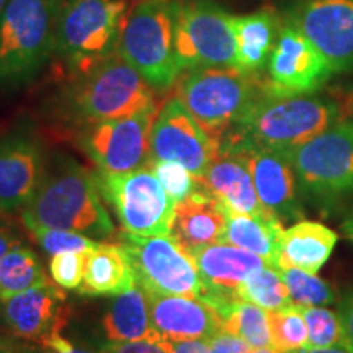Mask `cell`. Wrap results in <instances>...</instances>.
<instances>
[{"mask_svg":"<svg viewBox=\"0 0 353 353\" xmlns=\"http://www.w3.org/2000/svg\"><path fill=\"white\" fill-rule=\"evenodd\" d=\"M20 214L28 231L65 229L92 239H103L114 232L113 221L100 200L99 176L70 159L46 170L37 193Z\"/></svg>","mask_w":353,"mask_h":353,"instance_id":"obj_1","label":"cell"},{"mask_svg":"<svg viewBox=\"0 0 353 353\" xmlns=\"http://www.w3.org/2000/svg\"><path fill=\"white\" fill-rule=\"evenodd\" d=\"M341 113L332 101L312 94H262L221 144L254 145L288 154L329 130Z\"/></svg>","mask_w":353,"mask_h":353,"instance_id":"obj_2","label":"cell"},{"mask_svg":"<svg viewBox=\"0 0 353 353\" xmlns=\"http://www.w3.org/2000/svg\"><path fill=\"white\" fill-rule=\"evenodd\" d=\"M128 0H65L56 23L54 57L70 79H81L118 54Z\"/></svg>","mask_w":353,"mask_h":353,"instance_id":"obj_3","label":"cell"},{"mask_svg":"<svg viewBox=\"0 0 353 353\" xmlns=\"http://www.w3.org/2000/svg\"><path fill=\"white\" fill-rule=\"evenodd\" d=\"M61 0H10L0 19V87L32 82L54 56Z\"/></svg>","mask_w":353,"mask_h":353,"instance_id":"obj_4","label":"cell"},{"mask_svg":"<svg viewBox=\"0 0 353 353\" xmlns=\"http://www.w3.org/2000/svg\"><path fill=\"white\" fill-rule=\"evenodd\" d=\"M182 0H134L128 8L118 52L154 90H167L182 76L175 51Z\"/></svg>","mask_w":353,"mask_h":353,"instance_id":"obj_5","label":"cell"},{"mask_svg":"<svg viewBox=\"0 0 353 353\" xmlns=\"http://www.w3.org/2000/svg\"><path fill=\"white\" fill-rule=\"evenodd\" d=\"M262 94L255 74L237 68H196L185 70L176 99L208 134L221 139L242 120Z\"/></svg>","mask_w":353,"mask_h":353,"instance_id":"obj_6","label":"cell"},{"mask_svg":"<svg viewBox=\"0 0 353 353\" xmlns=\"http://www.w3.org/2000/svg\"><path fill=\"white\" fill-rule=\"evenodd\" d=\"M156 103L154 88L118 54L74 81L68 107L82 126L131 117Z\"/></svg>","mask_w":353,"mask_h":353,"instance_id":"obj_7","label":"cell"},{"mask_svg":"<svg viewBox=\"0 0 353 353\" xmlns=\"http://www.w3.org/2000/svg\"><path fill=\"white\" fill-rule=\"evenodd\" d=\"M286 156L307 196L334 203L353 195V123H334Z\"/></svg>","mask_w":353,"mask_h":353,"instance_id":"obj_8","label":"cell"},{"mask_svg":"<svg viewBox=\"0 0 353 353\" xmlns=\"http://www.w3.org/2000/svg\"><path fill=\"white\" fill-rule=\"evenodd\" d=\"M97 176L100 193L117 211L123 231L144 237L170 234L176 203L151 167Z\"/></svg>","mask_w":353,"mask_h":353,"instance_id":"obj_9","label":"cell"},{"mask_svg":"<svg viewBox=\"0 0 353 353\" xmlns=\"http://www.w3.org/2000/svg\"><path fill=\"white\" fill-rule=\"evenodd\" d=\"M232 17L214 0H182L175 33L182 74L196 68H237Z\"/></svg>","mask_w":353,"mask_h":353,"instance_id":"obj_10","label":"cell"},{"mask_svg":"<svg viewBox=\"0 0 353 353\" xmlns=\"http://www.w3.org/2000/svg\"><path fill=\"white\" fill-rule=\"evenodd\" d=\"M136 283L145 293L201 298L203 281L195 260L167 236H121Z\"/></svg>","mask_w":353,"mask_h":353,"instance_id":"obj_11","label":"cell"},{"mask_svg":"<svg viewBox=\"0 0 353 353\" xmlns=\"http://www.w3.org/2000/svg\"><path fill=\"white\" fill-rule=\"evenodd\" d=\"M157 105L131 117L82 126L79 144L100 174H123L149 162V143Z\"/></svg>","mask_w":353,"mask_h":353,"instance_id":"obj_12","label":"cell"},{"mask_svg":"<svg viewBox=\"0 0 353 353\" xmlns=\"http://www.w3.org/2000/svg\"><path fill=\"white\" fill-rule=\"evenodd\" d=\"M221 143L208 134L176 97L157 112L149 143V162L174 161L196 176L206 174Z\"/></svg>","mask_w":353,"mask_h":353,"instance_id":"obj_13","label":"cell"},{"mask_svg":"<svg viewBox=\"0 0 353 353\" xmlns=\"http://www.w3.org/2000/svg\"><path fill=\"white\" fill-rule=\"evenodd\" d=\"M267 72L262 88L278 95L314 94L334 74L325 57L290 20L281 23Z\"/></svg>","mask_w":353,"mask_h":353,"instance_id":"obj_14","label":"cell"},{"mask_svg":"<svg viewBox=\"0 0 353 353\" xmlns=\"http://www.w3.org/2000/svg\"><path fill=\"white\" fill-rule=\"evenodd\" d=\"M334 74L353 70V0H304L288 19Z\"/></svg>","mask_w":353,"mask_h":353,"instance_id":"obj_15","label":"cell"},{"mask_svg":"<svg viewBox=\"0 0 353 353\" xmlns=\"http://www.w3.org/2000/svg\"><path fill=\"white\" fill-rule=\"evenodd\" d=\"M192 257L203 281L200 299L210 304L219 317L239 299L237 290L247 278L268 265L259 255L226 242L203 247Z\"/></svg>","mask_w":353,"mask_h":353,"instance_id":"obj_16","label":"cell"},{"mask_svg":"<svg viewBox=\"0 0 353 353\" xmlns=\"http://www.w3.org/2000/svg\"><path fill=\"white\" fill-rule=\"evenodd\" d=\"M44 174L43 149L33 134L15 131L0 138V211L21 213Z\"/></svg>","mask_w":353,"mask_h":353,"instance_id":"obj_17","label":"cell"},{"mask_svg":"<svg viewBox=\"0 0 353 353\" xmlns=\"http://www.w3.org/2000/svg\"><path fill=\"white\" fill-rule=\"evenodd\" d=\"M0 316L13 337L44 345L69 319L65 296L46 283L0 303Z\"/></svg>","mask_w":353,"mask_h":353,"instance_id":"obj_18","label":"cell"},{"mask_svg":"<svg viewBox=\"0 0 353 353\" xmlns=\"http://www.w3.org/2000/svg\"><path fill=\"white\" fill-rule=\"evenodd\" d=\"M221 148L239 149L245 154L260 205L268 214L275 216L281 224L301 219L303 210L296 193V174L285 152L254 145L221 144Z\"/></svg>","mask_w":353,"mask_h":353,"instance_id":"obj_19","label":"cell"},{"mask_svg":"<svg viewBox=\"0 0 353 353\" xmlns=\"http://www.w3.org/2000/svg\"><path fill=\"white\" fill-rule=\"evenodd\" d=\"M148 294L152 327L170 342L208 341L221 330V317L201 299Z\"/></svg>","mask_w":353,"mask_h":353,"instance_id":"obj_20","label":"cell"},{"mask_svg":"<svg viewBox=\"0 0 353 353\" xmlns=\"http://www.w3.org/2000/svg\"><path fill=\"white\" fill-rule=\"evenodd\" d=\"M201 188L210 192L229 213L268 214L255 192L247 156L239 149L221 148L200 180Z\"/></svg>","mask_w":353,"mask_h":353,"instance_id":"obj_21","label":"cell"},{"mask_svg":"<svg viewBox=\"0 0 353 353\" xmlns=\"http://www.w3.org/2000/svg\"><path fill=\"white\" fill-rule=\"evenodd\" d=\"M226 223V208L200 187L175 205L169 236L185 252L193 255L203 247L223 242Z\"/></svg>","mask_w":353,"mask_h":353,"instance_id":"obj_22","label":"cell"},{"mask_svg":"<svg viewBox=\"0 0 353 353\" xmlns=\"http://www.w3.org/2000/svg\"><path fill=\"white\" fill-rule=\"evenodd\" d=\"M337 241V232L322 223L296 221L283 231L276 267L317 273L330 259Z\"/></svg>","mask_w":353,"mask_h":353,"instance_id":"obj_23","label":"cell"},{"mask_svg":"<svg viewBox=\"0 0 353 353\" xmlns=\"http://www.w3.org/2000/svg\"><path fill=\"white\" fill-rule=\"evenodd\" d=\"M237 43V69L245 74H257L267 65L275 48L281 21L270 7L247 15L232 17Z\"/></svg>","mask_w":353,"mask_h":353,"instance_id":"obj_24","label":"cell"},{"mask_svg":"<svg viewBox=\"0 0 353 353\" xmlns=\"http://www.w3.org/2000/svg\"><path fill=\"white\" fill-rule=\"evenodd\" d=\"M136 285V276L125 247L97 242L87 252L81 290L88 296H117Z\"/></svg>","mask_w":353,"mask_h":353,"instance_id":"obj_25","label":"cell"},{"mask_svg":"<svg viewBox=\"0 0 353 353\" xmlns=\"http://www.w3.org/2000/svg\"><path fill=\"white\" fill-rule=\"evenodd\" d=\"M101 327L108 342H134L156 332L151 322L149 301L145 291L136 283L113 301L105 312Z\"/></svg>","mask_w":353,"mask_h":353,"instance_id":"obj_26","label":"cell"},{"mask_svg":"<svg viewBox=\"0 0 353 353\" xmlns=\"http://www.w3.org/2000/svg\"><path fill=\"white\" fill-rule=\"evenodd\" d=\"M283 224L272 214L250 216L229 213L223 242L249 250L276 267Z\"/></svg>","mask_w":353,"mask_h":353,"instance_id":"obj_27","label":"cell"},{"mask_svg":"<svg viewBox=\"0 0 353 353\" xmlns=\"http://www.w3.org/2000/svg\"><path fill=\"white\" fill-rule=\"evenodd\" d=\"M46 283V273L37 254L21 242L0 257V303Z\"/></svg>","mask_w":353,"mask_h":353,"instance_id":"obj_28","label":"cell"},{"mask_svg":"<svg viewBox=\"0 0 353 353\" xmlns=\"http://www.w3.org/2000/svg\"><path fill=\"white\" fill-rule=\"evenodd\" d=\"M221 329L239 335L252 348L272 347L268 311L244 299H236L221 316Z\"/></svg>","mask_w":353,"mask_h":353,"instance_id":"obj_29","label":"cell"},{"mask_svg":"<svg viewBox=\"0 0 353 353\" xmlns=\"http://www.w3.org/2000/svg\"><path fill=\"white\" fill-rule=\"evenodd\" d=\"M237 298L257 304L267 311H276L291 304L280 268L273 265H265L247 278L237 290Z\"/></svg>","mask_w":353,"mask_h":353,"instance_id":"obj_30","label":"cell"},{"mask_svg":"<svg viewBox=\"0 0 353 353\" xmlns=\"http://www.w3.org/2000/svg\"><path fill=\"white\" fill-rule=\"evenodd\" d=\"M272 347L281 353H296L307 348V325L299 306L268 311Z\"/></svg>","mask_w":353,"mask_h":353,"instance_id":"obj_31","label":"cell"},{"mask_svg":"<svg viewBox=\"0 0 353 353\" xmlns=\"http://www.w3.org/2000/svg\"><path fill=\"white\" fill-rule=\"evenodd\" d=\"M280 273L294 306H329L335 303L334 288L316 273L299 268H280Z\"/></svg>","mask_w":353,"mask_h":353,"instance_id":"obj_32","label":"cell"},{"mask_svg":"<svg viewBox=\"0 0 353 353\" xmlns=\"http://www.w3.org/2000/svg\"><path fill=\"white\" fill-rule=\"evenodd\" d=\"M299 309L307 325V347L345 345V335L339 312L330 311L327 306H304Z\"/></svg>","mask_w":353,"mask_h":353,"instance_id":"obj_33","label":"cell"},{"mask_svg":"<svg viewBox=\"0 0 353 353\" xmlns=\"http://www.w3.org/2000/svg\"><path fill=\"white\" fill-rule=\"evenodd\" d=\"M30 232L48 255L65 252L87 254L97 245V242L92 241V237L83 236V234L76 231H65V229L37 228Z\"/></svg>","mask_w":353,"mask_h":353,"instance_id":"obj_34","label":"cell"},{"mask_svg":"<svg viewBox=\"0 0 353 353\" xmlns=\"http://www.w3.org/2000/svg\"><path fill=\"white\" fill-rule=\"evenodd\" d=\"M148 165L154 170L157 179L161 180L162 187L175 203H180L192 195L195 190L201 187L195 175L182 164L174 161H154L148 162Z\"/></svg>","mask_w":353,"mask_h":353,"instance_id":"obj_35","label":"cell"},{"mask_svg":"<svg viewBox=\"0 0 353 353\" xmlns=\"http://www.w3.org/2000/svg\"><path fill=\"white\" fill-rule=\"evenodd\" d=\"M87 254L65 252L52 255L50 272L54 283L63 290H77L82 286Z\"/></svg>","mask_w":353,"mask_h":353,"instance_id":"obj_36","label":"cell"},{"mask_svg":"<svg viewBox=\"0 0 353 353\" xmlns=\"http://www.w3.org/2000/svg\"><path fill=\"white\" fill-rule=\"evenodd\" d=\"M105 353H174V345L170 341L154 332L149 337L134 342H108L103 347Z\"/></svg>","mask_w":353,"mask_h":353,"instance_id":"obj_37","label":"cell"},{"mask_svg":"<svg viewBox=\"0 0 353 353\" xmlns=\"http://www.w3.org/2000/svg\"><path fill=\"white\" fill-rule=\"evenodd\" d=\"M206 342H208L213 353H250V350H252V347L244 339H241L239 335L232 332H228L224 329L218 330Z\"/></svg>","mask_w":353,"mask_h":353,"instance_id":"obj_38","label":"cell"},{"mask_svg":"<svg viewBox=\"0 0 353 353\" xmlns=\"http://www.w3.org/2000/svg\"><path fill=\"white\" fill-rule=\"evenodd\" d=\"M339 316H341L343 335H345V345L353 352V288L347 291V294L339 304Z\"/></svg>","mask_w":353,"mask_h":353,"instance_id":"obj_39","label":"cell"},{"mask_svg":"<svg viewBox=\"0 0 353 353\" xmlns=\"http://www.w3.org/2000/svg\"><path fill=\"white\" fill-rule=\"evenodd\" d=\"M44 353H105L103 348L101 350H90V348L76 347L72 342L63 337V334H56L44 343Z\"/></svg>","mask_w":353,"mask_h":353,"instance_id":"obj_40","label":"cell"},{"mask_svg":"<svg viewBox=\"0 0 353 353\" xmlns=\"http://www.w3.org/2000/svg\"><path fill=\"white\" fill-rule=\"evenodd\" d=\"M20 242L21 241L19 239V236L13 232V229L8 226L6 221H3V218L0 219V257L6 252H8L13 245L20 244Z\"/></svg>","mask_w":353,"mask_h":353,"instance_id":"obj_41","label":"cell"},{"mask_svg":"<svg viewBox=\"0 0 353 353\" xmlns=\"http://www.w3.org/2000/svg\"><path fill=\"white\" fill-rule=\"evenodd\" d=\"M174 353H213L206 341H182L172 342Z\"/></svg>","mask_w":353,"mask_h":353,"instance_id":"obj_42","label":"cell"},{"mask_svg":"<svg viewBox=\"0 0 353 353\" xmlns=\"http://www.w3.org/2000/svg\"><path fill=\"white\" fill-rule=\"evenodd\" d=\"M296 353H353L347 345H334V347H325V348H304L301 352Z\"/></svg>","mask_w":353,"mask_h":353,"instance_id":"obj_43","label":"cell"},{"mask_svg":"<svg viewBox=\"0 0 353 353\" xmlns=\"http://www.w3.org/2000/svg\"><path fill=\"white\" fill-rule=\"evenodd\" d=\"M342 232L348 241L353 242V206L348 211L345 219L342 221Z\"/></svg>","mask_w":353,"mask_h":353,"instance_id":"obj_44","label":"cell"},{"mask_svg":"<svg viewBox=\"0 0 353 353\" xmlns=\"http://www.w3.org/2000/svg\"><path fill=\"white\" fill-rule=\"evenodd\" d=\"M0 353H15V348H13L12 343L7 339H3L2 335H0Z\"/></svg>","mask_w":353,"mask_h":353,"instance_id":"obj_45","label":"cell"},{"mask_svg":"<svg viewBox=\"0 0 353 353\" xmlns=\"http://www.w3.org/2000/svg\"><path fill=\"white\" fill-rule=\"evenodd\" d=\"M250 353H281V352H278L276 348L273 347H260V348H252Z\"/></svg>","mask_w":353,"mask_h":353,"instance_id":"obj_46","label":"cell"},{"mask_svg":"<svg viewBox=\"0 0 353 353\" xmlns=\"http://www.w3.org/2000/svg\"><path fill=\"white\" fill-rule=\"evenodd\" d=\"M345 108H347V113L350 114L352 120H353V90H352V94L348 95V99L345 101Z\"/></svg>","mask_w":353,"mask_h":353,"instance_id":"obj_47","label":"cell"},{"mask_svg":"<svg viewBox=\"0 0 353 353\" xmlns=\"http://www.w3.org/2000/svg\"><path fill=\"white\" fill-rule=\"evenodd\" d=\"M8 2H10V0H0V19H2V13H3V10H6V7L8 6Z\"/></svg>","mask_w":353,"mask_h":353,"instance_id":"obj_48","label":"cell"},{"mask_svg":"<svg viewBox=\"0 0 353 353\" xmlns=\"http://www.w3.org/2000/svg\"><path fill=\"white\" fill-rule=\"evenodd\" d=\"M3 216H6V214H3V213H2V211H0V219H2V218H3Z\"/></svg>","mask_w":353,"mask_h":353,"instance_id":"obj_49","label":"cell"}]
</instances>
